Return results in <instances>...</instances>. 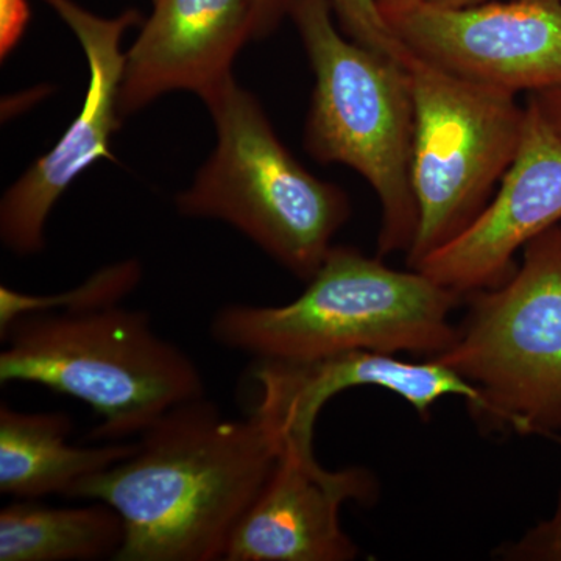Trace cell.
Wrapping results in <instances>:
<instances>
[{"mask_svg": "<svg viewBox=\"0 0 561 561\" xmlns=\"http://www.w3.org/2000/svg\"><path fill=\"white\" fill-rule=\"evenodd\" d=\"M280 446L283 435L260 413L228 419L202 397L165 412L130 457L83 479L68 497L119 513L125 540L116 561L224 560Z\"/></svg>", "mask_w": 561, "mask_h": 561, "instance_id": "1", "label": "cell"}, {"mask_svg": "<svg viewBox=\"0 0 561 561\" xmlns=\"http://www.w3.org/2000/svg\"><path fill=\"white\" fill-rule=\"evenodd\" d=\"M461 295L423 272L332 247L305 291L283 306L230 305L214 341L257 360H302L348 351L438 356L451 345Z\"/></svg>", "mask_w": 561, "mask_h": 561, "instance_id": "2", "label": "cell"}, {"mask_svg": "<svg viewBox=\"0 0 561 561\" xmlns=\"http://www.w3.org/2000/svg\"><path fill=\"white\" fill-rule=\"evenodd\" d=\"M0 335V383H38L83 401L101 416L91 440L144 434L175 405L205 397L197 365L144 311L31 313Z\"/></svg>", "mask_w": 561, "mask_h": 561, "instance_id": "3", "label": "cell"}, {"mask_svg": "<svg viewBox=\"0 0 561 561\" xmlns=\"http://www.w3.org/2000/svg\"><path fill=\"white\" fill-rule=\"evenodd\" d=\"M289 14L316 76L305 149L313 160L346 165L370 184L381 205L378 256L408 254L419 228L408 66L345 38L328 0H294Z\"/></svg>", "mask_w": 561, "mask_h": 561, "instance_id": "4", "label": "cell"}, {"mask_svg": "<svg viewBox=\"0 0 561 561\" xmlns=\"http://www.w3.org/2000/svg\"><path fill=\"white\" fill-rule=\"evenodd\" d=\"M216 147L176 209L220 220L308 283L350 219L348 195L312 175L280 142L261 103L230 77L203 99Z\"/></svg>", "mask_w": 561, "mask_h": 561, "instance_id": "5", "label": "cell"}, {"mask_svg": "<svg viewBox=\"0 0 561 561\" xmlns=\"http://www.w3.org/2000/svg\"><path fill=\"white\" fill-rule=\"evenodd\" d=\"M465 298L451 345L432 359L478 389L479 423L561 434V225L524 247L504 283Z\"/></svg>", "mask_w": 561, "mask_h": 561, "instance_id": "6", "label": "cell"}, {"mask_svg": "<svg viewBox=\"0 0 561 561\" xmlns=\"http://www.w3.org/2000/svg\"><path fill=\"white\" fill-rule=\"evenodd\" d=\"M412 187L419 228L405 254L420 267L481 216L522 146L518 95L448 72L413 55Z\"/></svg>", "mask_w": 561, "mask_h": 561, "instance_id": "7", "label": "cell"}, {"mask_svg": "<svg viewBox=\"0 0 561 561\" xmlns=\"http://www.w3.org/2000/svg\"><path fill=\"white\" fill-rule=\"evenodd\" d=\"M79 39L90 79L79 116L57 146L41 157L0 203V239L18 256H33L46 247L50 210L81 173L94 162L114 161L111 136L121 128L119 98L127 54L125 32L139 24L138 11L106 20L73 0H44Z\"/></svg>", "mask_w": 561, "mask_h": 561, "instance_id": "8", "label": "cell"}, {"mask_svg": "<svg viewBox=\"0 0 561 561\" xmlns=\"http://www.w3.org/2000/svg\"><path fill=\"white\" fill-rule=\"evenodd\" d=\"M390 25L413 55L463 79L516 95L561 88V0H424Z\"/></svg>", "mask_w": 561, "mask_h": 561, "instance_id": "9", "label": "cell"}, {"mask_svg": "<svg viewBox=\"0 0 561 561\" xmlns=\"http://www.w3.org/2000/svg\"><path fill=\"white\" fill-rule=\"evenodd\" d=\"M557 225H561V138L527 95L522 146L493 198L467 230L416 271L465 298L504 283L515 272L516 253Z\"/></svg>", "mask_w": 561, "mask_h": 561, "instance_id": "10", "label": "cell"}, {"mask_svg": "<svg viewBox=\"0 0 561 561\" xmlns=\"http://www.w3.org/2000/svg\"><path fill=\"white\" fill-rule=\"evenodd\" d=\"M378 483L365 468L327 470L313 446L283 438L275 467L232 531L224 560L350 561L356 542L341 526L346 501L370 504Z\"/></svg>", "mask_w": 561, "mask_h": 561, "instance_id": "11", "label": "cell"}, {"mask_svg": "<svg viewBox=\"0 0 561 561\" xmlns=\"http://www.w3.org/2000/svg\"><path fill=\"white\" fill-rule=\"evenodd\" d=\"M254 381L261 398L254 412L275 424L280 435L313 446V431L321 409L342 391L379 387L430 419L442 398L460 397L478 408L481 394L440 362L402 360L378 351H348L302 360H257Z\"/></svg>", "mask_w": 561, "mask_h": 561, "instance_id": "12", "label": "cell"}, {"mask_svg": "<svg viewBox=\"0 0 561 561\" xmlns=\"http://www.w3.org/2000/svg\"><path fill=\"white\" fill-rule=\"evenodd\" d=\"M253 38L250 0H154L125 61L122 119L161 95L205 99L232 77V62Z\"/></svg>", "mask_w": 561, "mask_h": 561, "instance_id": "13", "label": "cell"}, {"mask_svg": "<svg viewBox=\"0 0 561 561\" xmlns=\"http://www.w3.org/2000/svg\"><path fill=\"white\" fill-rule=\"evenodd\" d=\"M68 413H27L0 405V493L16 500L65 494L108 470L138 448L135 443L72 446Z\"/></svg>", "mask_w": 561, "mask_h": 561, "instance_id": "14", "label": "cell"}, {"mask_svg": "<svg viewBox=\"0 0 561 561\" xmlns=\"http://www.w3.org/2000/svg\"><path fill=\"white\" fill-rule=\"evenodd\" d=\"M124 540L119 513L101 501L50 507L16 500L0 512V561L114 560Z\"/></svg>", "mask_w": 561, "mask_h": 561, "instance_id": "15", "label": "cell"}, {"mask_svg": "<svg viewBox=\"0 0 561 561\" xmlns=\"http://www.w3.org/2000/svg\"><path fill=\"white\" fill-rule=\"evenodd\" d=\"M142 267L135 260L117 262L94 273L76 289L57 295L24 294L0 287V332L24 316L54 311H88L121 305L138 286Z\"/></svg>", "mask_w": 561, "mask_h": 561, "instance_id": "16", "label": "cell"}, {"mask_svg": "<svg viewBox=\"0 0 561 561\" xmlns=\"http://www.w3.org/2000/svg\"><path fill=\"white\" fill-rule=\"evenodd\" d=\"M328 3L350 39L393 60L408 62L411 50L382 16L376 0H328Z\"/></svg>", "mask_w": 561, "mask_h": 561, "instance_id": "17", "label": "cell"}, {"mask_svg": "<svg viewBox=\"0 0 561 561\" xmlns=\"http://www.w3.org/2000/svg\"><path fill=\"white\" fill-rule=\"evenodd\" d=\"M497 559L508 561H561V489L549 518L531 527L516 541L505 542Z\"/></svg>", "mask_w": 561, "mask_h": 561, "instance_id": "18", "label": "cell"}, {"mask_svg": "<svg viewBox=\"0 0 561 561\" xmlns=\"http://www.w3.org/2000/svg\"><path fill=\"white\" fill-rule=\"evenodd\" d=\"M31 21L27 0H0V57L5 60L18 46Z\"/></svg>", "mask_w": 561, "mask_h": 561, "instance_id": "19", "label": "cell"}, {"mask_svg": "<svg viewBox=\"0 0 561 561\" xmlns=\"http://www.w3.org/2000/svg\"><path fill=\"white\" fill-rule=\"evenodd\" d=\"M294 0H250L253 11V38H262L276 28L280 18L289 13Z\"/></svg>", "mask_w": 561, "mask_h": 561, "instance_id": "20", "label": "cell"}, {"mask_svg": "<svg viewBox=\"0 0 561 561\" xmlns=\"http://www.w3.org/2000/svg\"><path fill=\"white\" fill-rule=\"evenodd\" d=\"M540 106L542 116L551 124L553 130L561 138V88L560 90L542 91L529 94Z\"/></svg>", "mask_w": 561, "mask_h": 561, "instance_id": "21", "label": "cell"}, {"mask_svg": "<svg viewBox=\"0 0 561 561\" xmlns=\"http://www.w3.org/2000/svg\"><path fill=\"white\" fill-rule=\"evenodd\" d=\"M376 2H378L382 16L386 18L390 24V22L401 18L402 14L409 13V11L419 7L424 0H376Z\"/></svg>", "mask_w": 561, "mask_h": 561, "instance_id": "22", "label": "cell"}, {"mask_svg": "<svg viewBox=\"0 0 561 561\" xmlns=\"http://www.w3.org/2000/svg\"><path fill=\"white\" fill-rule=\"evenodd\" d=\"M427 2L435 3V5L460 9V7L476 5V3L489 2V0H427Z\"/></svg>", "mask_w": 561, "mask_h": 561, "instance_id": "23", "label": "cell"}, {"mask_svg": "<svg viewBox=\"0 0 561 561\" xmlns=\"http://www.w3.org/2000/svg\"><path fill=\"white\" fill-rule=\"evenodd\" d=\"M153 2H154V0H153Z\"/></svg>", "mask_w": 561, "mask_h": 561, "instance_id": "24", "label": "cell"}]
</instances>
